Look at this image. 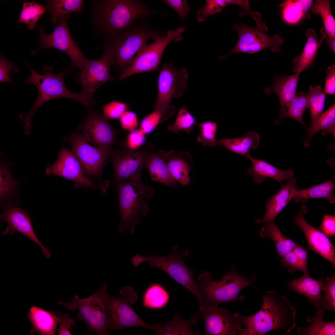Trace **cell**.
Masks as SVG:
<instances>
[{
  "mask_svg": "<svg viewBox=\"0 0 335 335\" xmlns=\"http://www.w3.org/2000/svg\"><path fill=\"white\" fill-rule=\"evenodd\" d=\"M263 304L255 314L240 317L243 328L240 335H263L272 330L287 333L296 326V309L286 297L274 291L261 293Z\"/></svg>",
  "mask_w": 335,
  "mask_h": 335,
  "instance_id": "7a4b0ae2",
  "label": "cell"
},
{
  "mask_svg": "<svg viewBox=\"0 0 335 335\" xmlns=\"http://www.w3.org/2000/svg\"><path fill=\"white\" fill-rule=\"evenodd\" d=\"M165 35L146 20L136 21L126 30L107 37L103 53L109 57L111 66L121 73L131 65L149 40L154 41Z\"/></svg>",
  "mask_w": 335,
  "mask_h": 335,
  "instance_id": "6da1fadb",
  "label": "cell"
},
{
  "mask_svg": "<svg viewBox=\"0 0 335 335\" xmlns=\"http://www.w3.org/2000/svg\"><path fill=\"white\" fill-rule=\"evenodd\" d=\"M67 139L72 146V153L79 162L83 172L98 180L99 186L105 193L109 181L103 179L102 172L107 159L112 154V149L97 148L90 145L78 133L71 135Z\"/></svg>",
  "mask_w": 335,
  "mask_h": 335,
  "instance_id": "8fae6325",
  "label": "cell"
},
{
  "mask_svg": "<svg viewBox=\"0 0 335 335\" xmlns=\"http://www.w3.org/2000/svg\"><path fill=\"white\" fill-rule=\"evenodd\" d=\"M202 316L199 311L188 319H183L179 314H175L170 321L164 324L152 325L151 330L161 335H198L199 332L194 330L192 326L195 325Z\"/></svg>",
  "mask_w": 335,
  "mask_h": 335,
  "instance_id": "f1b7e54d",
  "label": "cell"
},
{
  "mask_svg": "<svg viewBox=\"0 0 335 335\" xmlns=\"http://www.w3.org/2000/svg\"><path fill=\"white\" fill-rule=\"evenodd\" d=\"M322 36L319 40L312 29L307 30L306 37L307 41L301 55L295 57L293 63V70L295 73L301 74L304 70L311 66L314 62L318 49L324 40L327 36L324 27L320 30Z\"/></svg>",
  "mask_w": 335,
  "mask_h": 335,
  "instance_id": "4316f807",
  "label": "cell"
},
{
  "mask_svg": "<svg viewBox=\"0 0 335 335\" xmlns=\"http://www.w3.org/2000/svg\"><path fill=\"white\" fill-rule=\"evenodd\" d=\"M162 1L176 12L181 21L184 20L191 11L187 0H164Z\"/></svg>",
  "mask_w": 335,
  "mask_h": 335,
  "instance_id": "f5cc1de1",
  "label": "cell"
},
{
  "mask_svg": "<svg viewBox=\"0 0 335 335\" xmlns=\"http://www.w3.org/2000/svg\"><path fill=\"white\" fill-rule=\"evenodd\" d=\"M167 152L151 147L145 160L144 168L149 171L151 179L172 188L176 187L177 183L171 175L166 162Z\"/></svg>",
  "mask_w": 335,
  "mask_h": 335,
  "instance_id": "603a6c76",
  "label": "cell"
},
{
  "mask_svg": "<svg viewBox=\"0 0 335 335\" xmlns=\"http://www.w3.org/2000/svg\"><path fill=\"white\" fill-rule=\"evenodd\" d=\"M92 10L96 28L106 37L126 30L139 19L162 13L139 0L96 1Z\"/></svg>",
  "mask_w": 335,
  "mask_h": 335,
  "instance_id": "3957f363",
  "label": "cell"
},
{
  "mask_svg": "<svg viewBox=\"0 0 335 335\" xmlns=\"http://www.w3.org/2000/svg\"><path fill=\"white\" fill-rule=\"evenodd\" d=\"M17 182L11 175L9 166L1 163L0 170V196L2 204L10 198L17 185Z\"/></svg>",
  "mask_w": 335,
  "mask_h": 335,
  "instance_id": "b9f144b4",
  "label": "cell"
},
{
  "mask_svg": "<svg viewBox=\"0 0 335 335\" xmlns=\"http://www.w3.org/2000/svg\"><path fill=\"white\" fill-rule=\"evenodd\" d=\"M300 74L296 73L290 76L275 75L273 77V84L266 88V95L272 92L278 95L281 105L279 117L284 113L287 105L296 94L298 81Z\"/></svg>",
  "mask_w": 335,
  "mask_h": 335,
  "instance_id": "d4e9b609",
  "label": "cell"
},
{
  "mask_svg": "<svg viewBox=\"0 0 335 335\" xmlns=\"http://www.w3.org/2000/svg\"><path fill=\"white\" fill-rule=\"evenodd\" d=\"M251 161L252 167L248 168V173L252 176L254 182L260 183L266 178H273L281 185L283 181L289 179L294 174L291 169L280 170L268 163L260 159L253 158L249 153L246 156Z\"/></svg>",
  "mask_w": 335,
  "mask_h": 335,
  "instance_id": "83f0119b",
  "label": "cell"
},
{
  "mask_svg": "<svg viewBox=\"0 0 335 335\" xmlns=\"http://www.w3.org/2000/svg\"><path fill=\"white\" fill-rule=\"evenodd\" d=\"M308 135L304 141L306 147H309L313 136L318 132L322 131V134L325 136L330 133L334 138L335 136V105L334 104L322 114L315 120L312 125L307 128Z\"/></svg>",
  "mask_w": 335,
  "mask_h": 335,
  "instance_id": "d6a6232c",
  "label": "cell"
},
{
  "mask_svg": "<svg viewBox=\"0 0 335 335\" xmlns=\"http://www.w3.org/2000/svg\"><path fill=\"white\" fill-rule=\"evenodd\" d=\"M119 119L120 124L123 130L131 131L136 129L138 125L137 116L133 111H126Z\"/></svg>",
  "mask_w": 335,
  "mask_h": 335,
  "instance_id": "11a10c76",
  "label": "cell"
},
{
  "mask_svg": "<svg viewBox=\"0 0 335 335\" xmlns=\"http://www.w3.org/2000/svg\"><path fill=\"white\" fill-rule=\"evenodd\" d=\"M232 29L238 35V41L229 53L219 58L222 60L228 56L238 53L254 54L269 48L272 51L279 52L284 39L279 35L271 36L259 28H253L244 24L234 25Z\"/></svg>",
  "mask_w": 335,
  "mask_h": 335,
  "instance_id": "9a60e30c",
  "label": "cell"
},
{
  "mask_svg": "<svg viewBox=\"0 0 335 335\" xmlns=\"http://www.w3.org/2000/svg\"><path fill=\"white\" fill-rule=\"evenodd\" d=\"M199 311L203 317L206 335H240L243 329L239 311L231 314L218 306L205 308L200 305Z\"/></svg>",
  "mask_w": 335,
  "mask_h": 335,
  "instance_id": "e0dca14e",
  "label": "cell"
},
{
  "mask_svg": "<svg viewBox=\"0 0 335 335\" xmlns=\"http://www.w3.org/2000/svg\"><path fill=\"white\" fill-rule=\"evenodd\" d=\"M83 2L82 0H49L46 7L50 15L51 22L56 25L60 18L68 16L69 13H82Z\"/></svg>",
  "mask_w": 335,
  "mask_h": 335,
  "instance_id": "836d02e7",
  "label": "cell"
},
{
  "mask_svg": "<svg viewBox=\"0 0 335 335\" xmlns=\"http://www.w3.org/2000/svg\"><path fill=\"white\" fill-rule=\"evenodd\" d=\"M189 75L186 69H177L172 65L164 63L158 78V93L154 111L160 113L162 123L171 118L176 110L170 105L172 98L181 96L187 89Z\"/></svg>",
  "mask_w": 335,
  "mask_h": 335,
  "instance_id": "9c48e42d",
  "label": "cell"
},
{
  "mask_svg": "<svg viewBox=\"0 0 335 335\" xmlns=\"http://www.w3.org/2000/svg\"><path fill=\"white\" fill-rule=\"evenodd\" d=\"M116 183L121 217L117 230L123 234L128 230L133 234L136 226L140 224L142 219L148 214L147 199L153 196L155 190L143 183L137 184L128 181Z\"/></svg>",
  "mask_w": 335,
  "mask_h": 335,
  "instance_id": "8992f818",
  "label": "cell"
},
{
  "mask_svg": "<svg viewBox=\"0 0 335 335\" xmlns=\"http://www.w3.org/2000/svg\"><path fill=\"white\" fill-rule=\"evenodd\" d=\"M296 180L292 177L284 185H282L279 191L268 198L266 203V212L261 219L256 220L257 223L274 221L278 214L293 198L297 190Z\"/></svg>",
  "mask_w": 335,
  "mask_h": 335,
  "instance_id": "7402d4cb",
  "label": "cell"
},
{
  "mask_svg": "<svg viewBox=\"0 0 335 335\" xmlns=\"http://www.w3.org/2000/svg\"><path fill=\"white\" fill-rule=\"evenodd\" d=\"M185 30L184 27H181L175 30H169L166 35L147 45L131 65L121 73L119 80L136 74L156 71L168 45L172 41L181 40V34Z\"/></svg>",
  "mask_w": 335,
  "mask_h": 335,
  "instance_id": "5bb4252c",
  "label": "cell"
},
{
  "mask_svg": "<svg viewBox=\"0 0 335 335\" xmlns=\"http://www.w3.org/2000/svg\"><path fill=\"white\" fill-rule=\"evenodd\" d=\"M161 123V114L154 111L143 119L140 124V129L145 134L150 133L153 131L159 123Z\"/></svg>",
  "mask_w": 335,
  "mask_h": 335,
  "instance_id": "816d5d0a",
  "label": "cell"
},
{
  "mask_svg": "<svg viewBox=\"0 0 335 335\" xmlns=\"http://www.w3.org/2000/svg\"><path fill=\"white\" fill-rule=\"evenodd\" d=\"M325 94L334 95L335 93V66L332 65L326 69L324 90Z\"/></svg>",
  "mask_w": 335,
  "mask_h": 335,
  "instance_id": "6f0895ef",
  "label": "cell"
},
{
  "mask_svg": "<svg viewBox=\"0 0 335 335\" xmlns=\"http://www.w3.org/2000/svg\"><path fill=\"white\" fill-rule=\"evenodd\" d=\"M260 236L273 240L275 243L278 256L283 257L298 244L285 236L274 221L265 223L260 232Z\"/></svg>",
  "mask_w": 335,
  "mask_h": 335,
  "instance_id": "1f68e13d",
  "label": "cell"
},
{
  "mask_svg": "<svg viewBox=\"0 0 335 335\" xmlns=\"http://www.w3.org/2000/svg\"><path fill=\"white\" fill-rule=\"evenodd\" d=\"M311 9L314 13L320 15L328 38L335 39V20L332 13L330 1L315 0Z\"/></svg>",
  "mask_w": 335,
  "mask_h": 335,
  "instance_id": "74e56055",
  "label": "cell"
},
{
  "mask_svg": "<svg viewBox=\"0 0 335 335\" xmlns=\"http://www.w3.org/2000/svg\"><path fill=\"white\" fill-rule=\"evenodd\" d=\"M197 278L199 282L197 283V288L200 305L205 308L225 302H243L244 297L239 295L240 292L247 286L253 285L256 280L254 276L248 278L242 275L233 266L219 281L214 280L207 271Z\"/></svg>",
  "mask_w": 335,
  "mask_h": 335,
  "instance_id": "5b68a950",
  "label": "cell"
},
{
  "mask_svg": "<svg viewBox=\"0 0 335 335\" xmlns=\"http://www.w3.org/2000/svg\"><path fill=\"white\" fill-rule=\"evenodd\" d=\"M319 230L327 237H332L335 235V217L330 215H326Z\"/></svg>",
  "mask_w": 335,
  "mask_h": 335,
  "instance_id": "680465c9",
  "label": "cell"
},
{
  "mask_svg": "<svg viewBox=\"0 0 335 335\" xmlns=\"http://www.w3.org/2000/svg\"><path fill=\"white\" fill-rule=\"evenodd\" d=\"M308 109V102L306 94L302 92L296 93L294 98L287 105L282 115L275 121V123L279 124L283 118L288 117L299 122L306 127L303 115L304 111Z\"/></svg>",
  "mask_w": 335,
  "mask_h": 335,
  "instance_id": "8d00e7d4",
  "label": "cell"
},
{
  "mask_svg": "<svg viewBox=\"0 0 335 335\" xmlns=\"http://www.w3.org/2000/svg\"><path fill=\"white\" fill-rule=\"evenodd\" d=\"M129 105L122 102L114 101L103 106V115L107 119L120 118L127 110Z\"/></svg>",
  "mask_w": 335,
  "mask_h": 335,
  "instance_id": "c3c4849f",
  "label": "cell"
},
{
  "mask_svg": "<svg viewBox=\"0 0 335 335\" xmlns=\"http://www.w3.org/2000/svg\"><path fill=\"white\" fill-rule=\"evenodd\" d=\"M67 17L60 18L58 20V26L50 34L45 33L43 27L38 26L40 44L38 49L33 51L32 54H34L43 49L56 48L65 52L69 57L72 61L71 68L76 67L81 70L90 60L83 54L72 38L66 21Z\"/></svg>",
  "mask_w": 335,
  "mask_h": 335,
  "instance_id": "4fadbf2b",
  "label": "cell"
},
{
  "mask_svg": "<svg viewBox=\"0 0 335 335\" xmlns=\"http://www.w3.org/2000/svg\"><path fill=\"white\" fill-rule=\"evenodd\" d=\"M19 70L18 67H15L13 64L3 56L0 60V82L13 84L15 83L9 77V73L12 71L16 73Z\"/></svg>",
  "mask_w": 335,
  "mask_h": 335,
  "instance_id": "db71d44e",
  "label": "cell"
},
{
  "mask_svg": "<svg viewBox=\"0 0 335 335\" xmlns=\"http://www.w3.org/2000/svg\"><path fill=\"white\" fill-rule=\"evenodd\" d=\"M83 172L79 162L72 152L63 148L59 153L56 161L47 167L46 172L49 176H58L72 181L75 189L79 187L97 189L98 186L85 176Z\"/></svg>",
  "mask_w": 335,
  "mask_h": 335,
  "instance_id": "ac0fdd59",
  "label": "cell"
},
{
  "mask_svg": "<svg viewBox=\"0 0 335 335\" xmlns=\"http://www.w3.org/2000/svg\"><path fill=\"white\" fill-rule=\"evenodd\" d=\"M225 0H208L198 11L196 19L199 22L204 21L208 16L221 11L226 6Z\"/></svg>",
  "mask_w": 335,
  "mask_h": 335,
  "instance_id": "bcb514c9",
  "label": "cell"
},
{
  "mask_svg": "<svg viewBox=\"0 0 335 335\" xmlns=\"http://www.w3.org/2000/svg\"><path fill=\"white\" fill-rule=\"evenodd\" d=\"M169 296L166 290L160 285L155 284L146 290L143 300L144 306L150 308L160 309L168 303Z\"/></svg>",
  "mask_w": 335,
  "mask_h": 335,
  "instance_id": "60d3db41",
  "label": "cell"
},
{
  "mask_svg": "<svg viewBox=\"0 0 335 335\" xmlns=\"http://www.w3.org/2000/svg\"><path fill=\"white\" fill-rule=\"evenodd\" d=\"M307 98L311 120L308 128L322 114L325 104V94L319 85L310 86L306 94Z\"/></svg>",
  "mask_w": 335,
  "mask_h": 335,
  "instance_id": "ab89813d",
  "label": "cell"
},
{
  "mask_svg": "<svg viewBox=\"0 0 335 335\" xmlns=\"http://www.w3.org/2000/svg\"><path fill=\"white\" fill-rule=\"evenodd\" d=\"M178 246L171 247V252L168 255L159 257L153 253L143 256L137 254L132 258L131 262L135 267L143 262L148 263L152 267H157L163 271L177 282L182 285L193 294L200 304L197 288V283L194 279V272L185 264L183 258L188 255L189 251L185 250L181 253L177 252Z\"/></svg>",
  "mask_w": 335,
  "mask_h": 335,
  "instance_id": "52a82bcc",
  "label": "cell"
},
{
  "mask_svg": "<svg viewBox=\"0 0 335 335\" xmlns=\"http://www.w3.org/2000/svg\"><path fill=\"white\" fill-rule=\"evenodd\" d=\"M324 311L319 308L315 317L310 316L307 320L311 323L307 327H298L297 329L298 334L310 335H332L335 334V322H326L323 321Z\"/></svg>",
  "mask_w": 335,
  "mask_h": 335,
  "instance_id": "d590c367",
  "label": "cell"
},
{
  "mask_svg": "<svg viewBox=\"0 0 335 335\" xmlns=\"http://www.w3.org/2000/svg\"><path fill=\"white\" fill-rule=\"evenodd\" d=\"M325 280L324 277L316 279L310 276L309 273H304L300 278L287 283L290 289L305 296L308 302L318 309L323 301L321 292Z\"/></svg>",
  "mask_w": 335,
  "mask_h": 335,
  "instance_id": "cb8c5ba5",
  "label": "cell"
},
{
  "mask_svg": "<svg viewBox=\"0 0 335 335\" xmlns=\"http://www.w3.org/2000/svg\"><path fill=\"white\" fill-rule=\"evenodd\" d=\"M281 260L282 265L286 268L290 273H294L297 270H299L303 274L308 273L303 267L297 257L291 251L285 255Z\"/></svg>",
  "mask_w": 335,
  "mask_h": 335,
  "instance_id": "f907efd6",
  "label": "cell"
},
{
  "mask_svg": "<svg viewBox=\"0 0 335 335\" xmlns=\"http://www.w3.org/2000/svg\"><path fill=\"white\" fill-rule=\"evenodd\" d=\"M111 66L109 58L103 53L100 58L90 60L77 76L83 87V92L93 96L101 85L114 80V78L110 74Z\"/></svg>",
  "mask_w": 335,
  "mask_h": 335,
  "instance_id": "ffe728a7",
  "label": "cell"
},
{
  "mask_svg": "<svg viewBox=\"0 0 335 335\" xmlns=\"http://www.w3.org/2000/svg\"><path fill=\"white\" fill-rule=\"evenodd\" d=\"M299 261L303 267L308 271L307 265V251L298 245L292 250Z\"/></svg>",
  "mask_w": 335,
  "mask_h": 335,
  "instance_id": "91938a15",
  "label": "cell"
},
{
  "mask_svg": "<svg viewBox=\"0 0 335 335\" xmlns=\"http://www.w3.org/2000/svg\"><path fill=\"white\" fill-rule=\"evenodd\" d=\"M260 136L253 131L248 132L242 136L234 138H226L217 141V144L236 154L246 157L250 149L259 146Z\"/></svg>",
  "mask_w": 335,
  "mask_h": 335,
  "instance_id": "4dcf8cb0",
  "label": "cell"
},
{
  "mask_svg": "<svg viewBox=\"0 0 335 335\" xmlns=\"http://www.w3.org/2000/svg\"><path fill=\"white\" fill-rule=\"evenodd\" d=\"M334 185V181L332 179L308 189L297 190L293 199L296 202L304 203L310 199L324 198L333 203L335 202Z\"/></svg>",
  "mask_w": 335,
  "mask_h": 335,
  "instance_id": "e575fe53",
  "label": "cell"
},
{
  "mask_svg": "<svg viewBox=\"0 0 335 335\" xmlns=\"http://www.w3.org/2000/svg\"><path fill=\"white\" fill-rule=\"evenodd\" d=\"M107 288L106 282L96 293L89 297L81 299L75 295L70 302L60 301L58 304L70 310L75 311L78 310V318L84 322L89 331L99 334L107 335L109 325L106 305L109 294Z\"/></svg>",
  "mask_w": 335,
  "mask_h": 335,
  "instance_id": "ba28073f",
  "label": "cell"
},
{
  "mask_svg": "<svg viewBox=\"0 0 335 335\" xmlns=\"http://www.w3.org/2000/svg\"><path fill=\"white\" fill-rule=\"evenodd\" d=\"M56 315L58 317V322L60 324L58 331V334L71 335L69 329H71L72 326L76 324L75 321L74 319L70 318L69 313L63 315L58 312L57 313Z\"/></svg>",
  "mask_w": 335,
  "mask_h": 335,
  "instance_id": "9f6ffc18",
  "label": "cell"
},
{
  "mask_svg": "<svg viewBox=\"0 0 335 335\" xmlns=\"http://www.w3.org/2000/svg\"><path fill=\"white\" fill-rule=\"evenodd\" d=\"M295 5L305 14L306 19L310 18L308 12L314 2L313 0H293Z\"/></svg>",
  "mask_w": 335,
  "mask_h": 335,
  "instance_id": "94428289",
  "label": "cell"
},
{
  "mask_svg": "<svg viewBox=\"0 0 335 335\" xmlns=\"http://www.w3.org/2000/svg\"><path fill=\"white\" fill-rule=\"evenodd\" d=\"M28 317L33 326L32 333L54 334L58 322L57 316L55 313L33 306L30 308Z\"/></svg>",
  "mask_w": 335,
  "mask_h": 335,
  "instance_id": "f546056e",
  "label": "cell"
},
{
  "mask_svg": "<svg viewBox=\"0 0 335 335\" xmlns=\"http://www.w3.org/2000/svg\"><path fill=\"white\" fill-rule=\"evenodd\" d=\"M196 124L200 131V134L197 139L198 142L204 146L211 147L217 144V141L216 139L217 131V124L216 122L211 121L196 122Z\"/></svg>",
  "mask_w": 335,
  "mask_h": 335,
  "instance_id": "ee69618b",
  "label": "cell"
},
{
  "mask_svg": "<svg viewBox=\"0 0 335 335\" xmlns=\"http://www.w3.org/2000/svg\"><path fill=\"white\" fill-rule=\"evenodd\" d=\"M26 63L30 68L31 74L25 80L28 83L35 85L38 92L37 99L29 112L26 115L21 114V120L24 123V133L28 135L31 129V121L34 114L42 105L52 99L66 97L76 100L87 107H89L95 104L93 96L82 92L75 93L69 90L66 87L64 81L65 75L71 69L57 74L52 73L53 69L51 67L44 66L42 70L44 73L43 75L36 72L28 64Z\"/></svg>",
  "mask_w": 335,
  "mask_h": 335,
  "instance_id": "277c9868",
  "label": "cell"
},
{
  "mask_svg": "<svg viewBox=\"0 0 335 335\" xmlns=\"http://www.w3.org/2000/svg\"><path fill=\"white\" fill-rule=\"evenodd\" d=\"M121 297L115 298L109 294L106 301L108 329L112 330L133 327H141L150 329L151 325L145 323L138 315L130 305L136 303L138 293L133 288L127 286L120 291Z\"/></svg>",
  "mask_w": 335,
  "mask_h": 335,
  "instance_id": "7c38bea8",
  "label": "cell"
},
{
  "mask_svg": "<svg viewBox=\"0 0 335 335\" xmlns=\"http://www.w3.org/2000/svg\"><path fill=\"white\" fill-rule=\"evenodd\" d=\"M145 134L141 129H136L130 131L124 142L130 149H136L140 148L143 146L146 141Z\"/></svg>",
  "mask_w": 335,
  "mask_h": 335,
  "instance_id": "681fc988",
  "label": "cell"
},
{
  "mask_svg": "<svg viewBox=\"0 0 335 335\" xmlns=\"http://www.w3.org/2000/svg\"><path fill=\"white\" fill-rule=\"evenodd\" d=\"M294 221L304 233L308 248L328 260L335 267V248L328 237L310 225L304 218L302 212L298 213Z\"/></svg>",
  "mask_w": 335,
  "mask_h": 335,
  "instance_id": "44dd1931",
  "label": "cell"
},
{
  "mask_svg": "<svg viewBox=\"0 0 335 335\" xmlns=\"http://www.w3.org/2000/svg\"><path fill=\"white\" fill-rule=\"evenodd\" d=\"M326 42L328 44L329 48L333 52H335V39H330L327 38Z\"/></svg>",
  "mask_w": 335,
  "mask_h": 335,
  "instance_id": "6125c7cd",
  "label": "cell"
},
{
  "mask_svg": "<svg viewBox=\"0 0 335 335\" xmlns=\"http://www.w3.org/2000/svg\"><path fill=\"white\" fill-rule=\"evenodd\" d=\"M196 123L193 115L185 107H183L179 110L174 123L169 125L168 129L170 132L174 133L182 131L190 133Z\"/></svg>",
  "mask_w": 335,
  "mask_h": 335,
  "instance_id": "7bdbcfd3",
  "label": "cell"
},
{
  "mask_svg": "<svg viewBox=\"0 0 335 335\" xmlns=\"http://www.w3.org/2000/svg\"><path fill=\"white\" fill-rule=\"evenodd\" d=\"M166 160L169 172L175 181L183 186L189 185L193 163L191 154L186 151L172 150L167 152Z\"/></svg>",
  "mask_w": 335,
  "mask_h": 335,
  "instance_id": "484cf974",
  "label": "cell"
},
{
  "mask_svg": "<svg viewBox=\"0 0 335 335\" xmlns=\"http://www.w3.org/2000/svg\"><path fill=\"white\" fill-rule=\"evenodd\" d=\"M323 290L325 296L319 307L324 311L335 310V276H328Z\"/></svg>",
  "mask_w": 335,
  "mask_h": 335,
  "instance_id": "f6af8a7d",
  "label": "cell"
},
{
  "mask_svg": "<svg viewBox=\"0 0 335 335\" xmlns=\"http://www.w3.org/2000/svg\"><path fill=\"white\" fill-rule=\"evenodd\" d=\"M2 221L6 222L8 226L2 233L5 236L8 234L12 235L18 232L27 237L38 245L41 248L46 258L51 256L50 252L42 244L37 237L33 227L31 220L28 212L21 208L8 203L0 214Z\"/></svg>",
  "mask_w": 335,
  "mask_h": 335,
  "instance_id": "d6986e66",
  "label": "cell"
},
{
  "mask_svg": "<svg viewBox=\"0 0 335 335\" xmlns=\"http://www.w3.org/2000/svg\"><path fill=\"white\" fill-rule=\"evenodd\" d=\"M22 3L23 7L17 23L26 24L29 29H33L39 19L47 10L46 7L34 1Z\"/></svg>",
  "mask_w": 335,
  "mask_h": 335,
  "instance_id": "f35d334b",
  "label": "cell"
},
{
  "mask_svg": "<svg viewBox=\"0 0 335 335\" xmlns=\"http://www.w3.org/2000/svg\"><path fill=\"white\" fill-rule=\"evenodd\" d=\"M278 6L284 7L283 16L284 20L289 23H295L302 17L306 18L305 14L295 5L293 0L285 1Z\"/></svg>",
  "mask_w": 335,
  "mask_h": 335,
  "instance_id": "7dc6e473",
  "label": "cell"
},
{
  "mask_svg": "<svg viewBox=\"0 0 335 335\" xmlns=\"http://www.w3.org/2000/svg\"><path fill=\"white\" fill-rule=\"evenodd\" d=\"M118 132L103 114L89 109L80 134L85 141L95 147L109 150L116 144Z\"/></svg>",
  "mask_w": 335,
  "mask_h": 335,
  "instance_id": "2e32d148",
  "label": "cell"
},
{
  "mask_svg": "<svg viewBox=\"0 0 335 335\" xmlns=\"http://www.w3.org/2000/svg\"><path fill=\"white\" fill-rule=\"evenodd\" d=\"M120 144L110 156V160L114 167V181H128L142 184L141 171L153 145L148 143L144 147L132 149L128 147L124 141Z\"/></svg>",
  "mask_w": 335,
  "mask_h": 335,
  "instance_id": "30bf717a",
  "label": "cell"
}]
</instances>
